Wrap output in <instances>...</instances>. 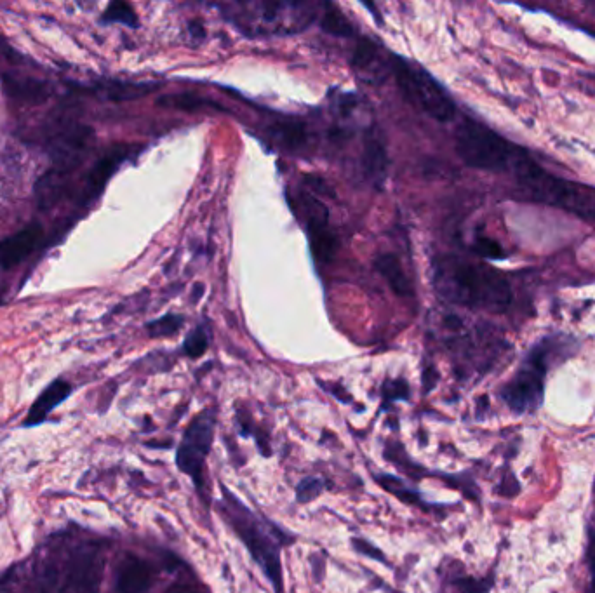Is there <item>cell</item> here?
<instances>
[{
  "mask_svg": "<svg viewBox=\"0 0 595 593\" xmlns=\"http://www.w3.org/2000/svg\"><path fill=\"white\" fill-rule=\"evenodd\" d=\"M376 482H378L385 491L394 494V496H397V498L404 501V503H411V505H416V503H418L416 491L409 489L401 479H395L392 475H378V477H376Z\"/></svg>",
  "mask_w": 595,
  "mask_h": 593,
  "instance_id": "484cf974",
  "label": "cell"
},
{
  "mask_svg": "<svg viewBox=\"0 0 595 593\" xmlns=\"http://www.w3.org/2000/svg\"><path fill=\"white\" fill-rule=\"evenodd\" d=\"M72 392V387L68 385L67 381H53L49 387L42 392L37 400H35L30 411H28L27 420L25 425L27 427H35L42 421L46 420L47 414L53 411L54 407L60 406L63 400L67 399L68 395Z\"/></svg>",
  "mask_w": 595,
  "mask_h": 593,
  "instance_id": "e0dca14e",
  "label": "cell"
},
{
  "mask_svg": "<svg viewBox=\"0 0 595 593\" xmlns=\"http://www.w3.org/2000/svg\"><path fill=\"white\" fill-rule=\"evenodd\" d=\"M131 148L119 145L114 147L110 152L103 155L93 169L86 174L84 178V185H82L81 204H87L91 200L96 199L98 195L103 192V188L107 187V181L114 176L115 171L119 169L122 162L128 159Z\"/></svg>",
  "mask_w": 595,
  "mask_h": 593,
  "instance_id": "7c38bea8",
  "label": "cell"
},
{
  "mask_svg": "<svg viewBox=\"0 0 595 593\" xmlns=\"http://www.w3.org/2000/svg\"><path fill=\"white\" fill-rule=\"evenodd\" d=\"M589 560H590V567H592V569H594V573H595V534H592V536H590Z\"/></svg>",
  "mask_w": 595,
  "mask_h": 593,
  "instance_id": "d590c367",
  "label": "cell"
},
{
  "mask_svg": "<svg viewBox=\"0 0 595 593\" xmlns=\"http://www.w3.org/2000/svg\"><path fill=\"white\" fill-rule=\"evenodd\" d=\"M2 84L11 98L23 103H41L49 96L46 82L32 75L4 74Z\"/></svg>",
  "mask_w": 595,
  "mask_h": 593,
  "instance_id": "9a60e30c",
  "label": "cell"
},
{
  "mask_svg": "<svg viewBox=\"0 0 595 593\" xmlns=\"http://www.w3.org/2000/svg\"><path fill=\"white\" fill-rule=\"evenodd\" d=\"M388 157L382 138L378 134L371 133L364 140V150H362V169L368 176L371 183L376 187L382 185L385 176H387Z\"/></svg>",
  "mask_w": 595,
  "mask_h": 593,
  "instance_id": "2e32d148",
  "label": "cell"
},
{
  "mask_svg": "<svg viewBox=\"0 0 595 593\" xmlns=\"http://www.w3.org/2000/svg\"><path fill=\"white\" fill-rule=\"evenodd\" d=\"M409 397V388L402 380L387 381L383 385V399L385 404L394 400H406Z\"/></svg>",
  "mask_w": 595,
  "mask_h": 593,
  "instance_id": "4dcf8cb0",
  "label": "cell"
},
{
  "mask_svg": "<svg viewBox=\"0 0 595 593\" xmlns=\"http://www.w3.org/2000/svg\"><path fill=\"white\" fill-rule=\"evenodd\" d=\"M154 573L148 562L128 555L122 560L119 573H117V592L119 593H145L152 587Z\"/></svg>",
  "mask_w": 595,
  "mask_h": 593,
  "instance_id": "5bb4252c",
  "label": "cell"
},
{
  "mask_svg": "<svg viewBox=\"0 0 595 593\" xmlns=\"http://www.w3.org/2000/svg\"><path fill=\"white\" fill-rule=\"evenodd\" d=\"M157 86L154 84H134V82H110L100 86V93L112 101L136 100L141 96L154 93Z\"/></svg>",
  "mask_w": 595,
  "mask_h": 593,
  "instance_id": "7402d4cb",
  "label": "cell"
},
{
  "mask_svg": "<svg viewBox=\"0 0 595 593\" xmlns=\"http://www.w3.org/2000/svg\"><path fill=\"white\" fill-rule=\"evenodd\" d=\"M101 20L105 21V23H121V25H126L129 28L138 27V16L134 13L133 7L126 4V2H112L105 9Z\"/></svg>",
  "mask_w": 595,
  "mask_h": 593,
  "instance_id": "d4e9b609",
  "label": "cell"
},
{
  "mask_svg": "<svg viewBox=\"0 0 595 593\" xmlns=\"http://www.w3.org/2000/svg\"><path fill=\"white\" fill-rule=\"evenodd\" d=\"M512 173L533 199L561 207L587 220H595V192L589 188L547 173L526 154L522 155Z\"/></svg>",
  "mask_w": 595,
  "mask_h": 593,
  "instance_id": "277c9868",
  "label": "cell"
},
{
  "mask_svg": "<svg viewBox=\"0 0 595 593\" xmlns=\"http://www.w3.org/2000/svg\"><path fill=\"white\" fill-rule=\"evenodd\" d=\"M188 30H190V34L194 35L195 39H202L204 37V27H202L199 21H192Z\"/></svg>",
  "mask_w": 595,
  "mask_h": 593,
  "instance_id": "e575fe53",
  "label": "cell"
},
{
  "mask_svg": "<svg viewBox=\"0 0 595 593\" xmlns=\"http://www.w3.org/2000/svg\"><path fill=\"white\" fill-rule=\"evenodd\" d=\"M321 25L324 32L335 35V37H352L354 35V27L347 20V16L333 6L326 7V13L322 14Z\"/></svg>",
  "mask_w": 595,
  "mask_h": 593,
  "instance_id": "603a6c76",
  "label": "cell"
},
{
  "mask_svg": "<svg viewBox=\"0 0 595 593\" xmlns=\"http://www.w3.org/2000/svg\"><path fill=\"white\" fill-rule=\"evenodd\" d=\"M380 60V47L376 46L371 39H361L355 46L352 54V67L357 74L366 75L368 80H378L373 68L378 65Z\"/></svg>",
  "mask_w": 595,
  "mask_h": 593,
  "instance_id": "44dd1931",
  "label": "cell"
},
{
  "mask_svg": "<svg viewBox=\"0 0 595 593\" xmlns=\"http://www.w3.org/2000/svg\"><path fill=\"white\" fill-rule=\"evenodd\" d=\"M455 147L467 166L489 173H512L524 155L491 127L470 119L456 129Z\"/></svg>",
  "mask_w": 595,
  "mask_h": 593,
  "instance_id": "5b68a950",
  "label": "cell"
},
{
  "mask_svg": "<svg viewBox=\"0 0 595 593\" xmlns=\"http://www.w3.org/2000/svg\"><path fill=\"white\" fill-rule=\"evenodd\" d=\"M72 176L70 171L60 169V167H53L51 171H47L42 176L37 187H35V195H37V204L41 209L47 211L51 207L56 206L63 195L67 192L68 178Z\"/></svg>",
  "mask_w": 595,
  "mask_h": 593,
  "instance_id": "ac0fdd59",
  "label": "cell"
},
{
  "mask_svg": "<svg viewBox=\"0 0 595 593\" xmlns=\"http://www.w3.org/2000/svg\"><path fill=\"white\" fill-rule=\"evenodd\" d=\"M221 491L223 500L220 503V512L227 519V524L234 529L268 581L274 585L275 593H284L281 552L282 548L295 543V534L288 533L272 520L251 512L227 487L221 486Z\"/></svg>",
  "mask_w": 595,
  "mask_h": 593,
  "instance_id": "7a4b0ae2",
  "label": "cell"
},
{
  "mask_svg": "<svg viewBox=\"0 0 595 593\" xmlns=\"http://www.w3.org/2000/svg\"><path fill=\"white\" fill-rule=\"evenodd\" d=\"M166 593H201L197 588L188 585V583H174L168 588Z\"/></svg>",
  "mask_w": 595,
  "mask_h": 593,
  "instance_id": "836d02e7",
  "label": "cell"
},
{
  "mask_svg": "<svg viewBox=\"0 0 595 593\" xmlns=\"http://www.w3.org/2000/svg\"><path fill=\"white\" fill-rule=\"evenodd\" d=\"M183 326V317L181 315H164L161 319L150 322L147 331L152 338H168L180 331Z\"/></svg>",
  "mask_w": 595,
  "mask_h": 593,
  "instance_id": "4316f807",
  "label": "cell"
},
{
  "mask_svg": "<svg viewBox=\"0 0 595 593\" xmlns=\"http://www.w3.org/2000/svg\"><path fill=\"white\" fill-rule=\"evenodd\" d=\"M44 228L41 225H30L16 234L0 240V268L11 270L18 267L21 261L27 260L41 244Z\"/></svg>",
  "mask_w": 595,
  "mask_h": 593,
  "instance_id": "4fadbf2b",
  "label": "cell"
},
{
  "mask_svg": "<svg viewBox=\"0 0 595 593\" xmlns=\"http://www.w3.org/2000/svg\"><path fill=\"white\" fill-rule=\"evenodd\" d=\"M392 593H402V592H392Z\"/></svg>",
  "mask_w": 595,
  "mask_h": 593,
  "instance_id": "8d00e7d4",
  "label": "cell"
},
{
  "mask_svg": "<svg viewBox=\"0 0 595 593\" xmlns=\"http://www.w3.org/2000/svg\"><path fill=\"white\" fill-rule=\"evenodd\" d=\"M220 7L225 18L248 37L298 34L315 18V7L308 2H237Z\"/></svg>",
  "mask_w": 595,
  "mask_h": 593,
  "instance_id": "3957f363",
  "label": "cell"
},
{
  "mask_svg": "<svg viewBox=\"0 0 595 593\" xmlns=\"http://www.w3.org/2000/svg\"><path fill=\"white\" fill-rule=\"evenodd\" d=\"M434 286L449 303L489 314L507 312L514 298L509 280L500 272L455 256L435 261Z\"/></svg>",
  "mask_w": 595,
  "mask_h": 593,
  "instance_id": "6da1fadb",
  "label": "cell"
},
{
  "mask_svg": "<svg viewBox=\"0 0 595 593\" xmlns=\"http://www.w3.org/2000/svg\"><path fill=\"white\" fill-rule=\"evenodd\" d=\"M300 204L307 220L315 258L321 261L331 260L335 256L338 239L329 228L328 209L321 200L310 194H300Z\"/></svg>",
  "mask_w": 595,
  "mask_h": 593,
  "instance_id": "30bf717a",
  "label": "cell"
},
{
  "mask_svg": "<svg viewBox=\"0 0 595 593\" xmlns=\"http://www.w3.org/2000/svg\"><path fill=\"white\" fill-rule=\"evenodd\" d=\"M375 265L376 270L385 277L388 286L397 296L406 298V296L413 294V286H411V282L404 274L401 261L397 260V256H394V254H380L376 258Z\"/></svg>",
  "mask_w": 595,
  "mask_h": 593,
  "instance_id": "ffe728a7",
  "label": "cell"
},
{
  "mask_svg": "<svg viewBox=\"0 0 595 593\" xmlns=\"http://www.w3.org/2000/svg\"><path fill=\"white\" fill-rule=\"evenodd\" d=\"M208 336L204 333V329L202 327H197L195 331L188 334L187 340H185V345H183V350H185V354L190 357V359H199L202 355L208 352Z\"/></svg>",
  "mask_w": 595,
  "mask_h": 593,
  "instance_id": "83f0119b",
  "label": "cell"
},
{
  "mask_svg": "<svg viewBox=\"0 0 595 593\" xmlns=\"http://www.w3.org/2000/svg\"><path fill=\"white\" fill-rule=\"evenodd\" d=\"M93 141V131L79 124H67L51 138V155L60 169L74 173Z\"/></svg>",
  "mask_w": 595,
  "mask_h": 593,
  "instance_id": "8fae6325",
  "label": "cell"
},
{
  "mask_svg": "<svg viewBox=\"0 0 595 593\" xmlns=\"http://www.w3.org/2000/svg\"><path fill=\"white\" fill-rule=\"evenodd\" d=\"M352 547H354L357 554L366 555L369 559L378 560V562L387 564V557L383 555L382 550L376 548L375 545H371L369 541L362 540V538H354V540H352Z\"/></svg>",
  "mask_w": 595,
  "mask_h": 593,
  "instance_id": "d6a6232c",
  "label": "cell"
},
{
  "mask_svg": "<svg viewBox=\"0 0 595 593\" xmlns=\"http://www.w3.org/2000/svg\"><path fill=\"white\" fill-rule=\"evenodd\" d=\"M547 374V348L536 347L521 369L503 388V400L515 413L533 411L542 402L543 381Z\"/></svg>",
  "mask_w": 595,
  "mask_h": 593,
  "instance_id": "ba28073f",
  "label": "cell"
},
{
  "mask_svg": "<svg viewBox=\"0 0 595 593\" xmlns=\"http://www.w3.org/2000/svg\"><path fill=\"white\" fill-rule=\"evenodd\" d=\"M475 253L481 254L484 258L496 260V258H502L503 249L495 240L488 239V237H479L475 242Z\"/></svg>",
  "mask_w": 595,
  "mask_h": 593,
  "instance_id": "1f68e13d",
  "label": "cell"
},
{
  "mask_svg": "<svg viewBox=\"0 0 595 593\" xmlns=\"http://www.w3.org/2000/svg\"><path fill=\"white\" fill-rule=\"evenodd\" d=\"M214 413L211 409L195 416L188 425L181 444L176 449V467L181 474L188 475L197 491L206 493V461L213 449L214 442Z\"/></svg>",
  "mask_w": 595,
  "mask_h": 593,
  "instance_id": "52a82bcc",
  "label": "cell"
},
{
  "mask_svg": "<svg viewBox=\"0 0 595 593\" xmlns=\"http://www.w3.org/2000/svg\"><path fill=\"white\" fill-rule=\"evenodd\" d=\"M326 489V484L321 479H315V477H307V479L301 480L298 487H296V500L298 503H310L315 498H319Z\"/></svg>",
  "mask_w": 595,
  "mask_h": 593,
  "instance_id": "f1b7e54d",
  "label": "cell"
},
{
  "mask_svg": "<svg viewBox=\"0 0 595 593\" xmlns=\"http://www.w3.org/2000/svg\"><path fill=\"white\" fill-rule=\"evenodd\" d=\"M105 552L98 543H84L67 560L68 593H100Z\"/></svg>",
  "mask_w": 595,
  "mask_h": 593,
  "instance_id": "9c48e42d",
  "label": "cell"
},
{
  "mask_svg": "<svg viewBox=\"0 0 595 593\" xmlns=\"http://www.w3.org/2000/svg\"><path fill=\"white\" fill-rule=\"evenodd\" d=\"M41 593H67V567H61L60 560L49 562L42 578Z\"/></svg>",
  "mask_w": 595,
  "mask_h": 593,
  "instance_id": "cb8c5ba5",
  "label": "cell"
},
{
  "mask_svg": "<svg viewBox=\"0 0 595 593\" xmlns=\"http://www.w3.org/2000/svg\"><path fill=\"white\" fill-rule=\"evenodd\" d=\"M162 107L181 108V110H195V108H202L206 103L201 100L199 96L194 94H174V96H166L162 98Z\"/></svg>",
  "mask_w": 595,
  "mask_h": 593,
  "instance_id": "f546056e",
  "label": "cell"
},
{
  "mask_svg": "<svg viewBox=\"0 0 595 593\" xmlns=\"http://www.w3.org/2000/svg\"><path fill=\"white\" fill-rule=\"evenodd\" d=\"M272 136L274 140L281 145L282 148H286L293 154L298 152H307L310 145H312V136L308 133L307 126L301 124V122H279V124H272Z\"/></svg>",
  "mask_w": 595,
  "mask_h": 593,
  "instance_id": "d6986e66",
  "label": "cell"
},
{
  "mask_svg": "<svg viewBox=\"0 0 595 593\" xmlns=\"http://www.w3.org/2000/svg\"><path fill=\"white\" fill-rule=\"evenodd\" d=\"M392 70H394L397 86L413 107L422 110L423 114L439 122L455 119V101L451 100L446 89L428 74L425 68L418 67L401 56H394Z\"/></svg>",
  "mask_w": 595,
  "mask_h": 593,
  "instance_id": "8992f818",
  "label": "cell"
}]
</instances>
